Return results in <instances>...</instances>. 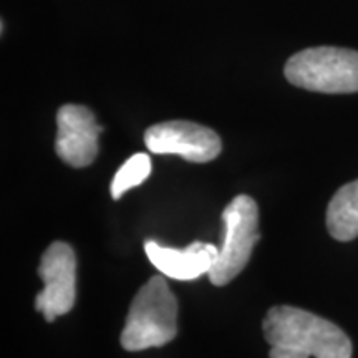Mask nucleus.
Wrapping results in <instances>:
<instances>
[{"instance_id": "f257e3e1", "label": "nucleus", "mask_w": 358, "mask_h": 358, "mask_svg": "<svg viewBox=\"0 0 358 358\" xmlns=\"http://www.w3.org/2000/svg\"><path fill=\"white\" fill-rule=\"evenodd\" d=\"M262 330L271 345L268 358H352L353 353L350 338L338 325L303 308L272 307Z\"/></svg>"}, {"instance_id": "f03ea898", "label": "nucleus", "mask_w": 358, "mask_h": 358, "mask_svg": "<svg viewBox=\"0 0 358 358\" xmlns=\"http://www.w3.org/2000/svg\"><path fill=\"white\" fill-rule=\"evenodd\" d=\"M178 335V302L164 277L155 275L134 295L122 332L128 352L163 347Z\"/></svg>"}, {"instance_id": "7ed1b4c3", "label": "nucleus", "mask_w": 358, "mask_h": 358, "mask_svg": "<svg viewBox=\"0 0 358 358\" xmlns=\"http://www.w3.org/2000/svg\"><path fill=\"white\" fill-rule=\"evenodd\" d=\"M294 87L319 93L358 92V52L315 47L295 53L284 69Z\"/></svg>"}, {"instance_id": "20e7f679", "label": "nucleus", "mask_w": 358, "mask_h": 358, "mask_svg": "<svg viewBox=\"0 0 358 358\" xmlns=\"http://www.w3.org/2000/svg\"><path fill=\"white\" fill-rule=\"evenodd\" d=\"M224 234L217 259L209 271L213 285H226L248 266L259 241V209L250 196H236L222 213Z\"/></svg>"}, {"instance_id": "39448f33", "label": "nucleus", "mask_w": 358, "mask_h": 358, "mask_svg": "<svg viewBox=\"0 0 358 358\" xmlns=\"http://www.w3.org/2000/svg\"><path fill=\"white\" fill-rule=\"evenodd\" d=\"M38 277L43 282L35 299V310L47 322L65 315L77 301V257L66 243L57 241L43 252L38 266Z\"/></svg>"}, {"instance_id": "423d86ee", "label": "nucleus", "mask_w": 358, "mask_h": 358, "mask_svg": "<svg viewBox=\"0 0 358 358\" xmlns=\"http://www.w3.org/2000/svg\"><path fill=\"white\" fill-rule=\"evenodd\" d=\"M145 145L155 155H178L189 163H209L216 159L222 143L214 129L203 124L174 120L153 124L146 129Z\"/></svg>"}, {"instance_id": "0eeeda50", "label": "nucleus", "mask_w": 358, "mask_h": 358, "mask_svg": "<svg viewBox=\"0 0 358 358\" xmlns=\"http://www.w3.org/2000/svg\"><path fill=\"white\" fill-rule=\"evenodd\" d=\"M55 151L64 163L73 168H85L98 155V136L103 127L87 106L64 105L57 113Z\"/></svg>"}, {"instance_id": "6e6552de", "label": "nucleus", "mask_w": 358, "mask_h": 358, "mask_svg": "<svg viewBox=\"0 0 358 358\" xmlns=\"http://www.w3.org/2000/svg\"><path fill=\"white\" fill-rule=\"evenodd\" d=\"M146 256L161 274L176 280H194L209 274L216 262L219 249L213 244L192 243L186 249L163 248L155 241L145 244Z\"/></svg>"}, {"instance_id": "1a4fd4ad", "label": "nucleus", "mask_w": 358, "mask_h": 358, "mask_svg": "<svg viewBox=\"0 0 358 358\" xmlns=\"http://www.w3.org/2000/svg\"><path fill=\"white\" fill-rule=\"evenodd\" d=\"M327 229L340 243L358 237V179L335 192L327 208Z\"/></svg>"}, {"instance_id": "9d476101", "label": "nucleus", "mask_w": 358, "mask_h": 358, "mask_svg": "<svg viewBox=\"0 0 358 358\" xmlns=\"http://www.w3.org/2000/svg\"><path fill=\"white\" fill-rule=\"evenodd\" d=\"M151 173V159L145 153L133 155L115 174L111 181V198L120 199L124 192L145 182Z\"/></svg>"}]
</instances>
